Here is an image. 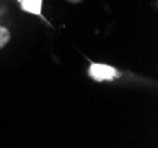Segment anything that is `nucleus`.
<instances>
[{
  "label": "nucleus",
  "mask_w": 158,
  "mask_h": 148,
  "mask_svg": "<svg viewBox=\"0 0 158 148\" xmlns=\"http://www.w3.org/2000/svg\"><path fill=\"white\" fill-rule=\"evenodd\" d=\"M21 8L26 12L33 14H40L41 11V0H20Z\"/></svg>",
  "instance_id": "2"
},
{
  "label": "nucleus",
  "mask_w": 158,
  "mask_h": 148,
  "mask_svg": "<svg viewBox=\"0 0 158 148\" xmlns=\"http://www.w3.org/2000/svg\"><path fill=\"white\" fill-rule=\"evenodd\" d=\"M90 76L96 81H112L119 75L112 67L105 64H92L90 67Z\"/></svg>",
  "instance_id": "1"
},
{
  "label": "nucleus",
  "mask_w": 158,
  "mask_h": 148,
  "mask_svg": "<svg viewBox=\"0 0 158 148\" xmlns=\"http://www.w3.org/2000/svg\"><path fill=\"white\" fill-rule=\"evenodd\" d=\"M10 37H11V36H10V32L7 31L6 28L0 27V49L4 47L7 43H8Z\"/></svg>",
  "instance_id": "3"
}]
</instances>
